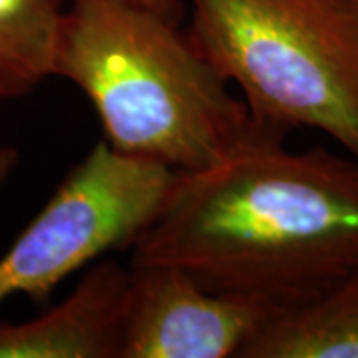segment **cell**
Wrapping results in <instances>:
<instances>
[{
  "label": "cell",
  "mask_w": 358,
  "mask_h": 358,
  "mask_svg": "<svg viewBox=\"0 0 358 358\" xmlns=\"http://www.w3.org/2000/svg\"><path fill=\"white\" fill-rule=\"evenodd\" d=\"M265 128L211 166L178 171L159 213L129 247L207 289L291 307L358 267V159L293 152Z\"/></svg>",
  "instance_id": "1"
},
{
  "label": "cell",
  "mask_w": 358,
  "mask_h": 358,
  "mask_svg": "<svg viewBox=\"0 0 358 358\" xmlns=\"http://www.w3.org/2000/svg\"><path fill=\"white\" fill-rule=\"evenodd\" d=\"M126 2L143 6L148 10H154V13L162 14V16H166L173 22H179V24L183 22V16H185V2L183 0H126Z\"/></svg>",
  "instance_id": "9"
},
{
  "label": "cell",
  "mask_w": 358,
  "mask_h": 358,
  "mask_svg": "<svg viewBox=\"0 0 358 358\" xmlns=\"http://www.w3.org/2000/svg\"><path fill=\"white\" fill-rule=\"evenodd\" d=\"M239 358H358V267L307 301L277 308Z\"/></svg>",
  "instance_id": "7"
},
{
  "label": "cell",
  "mask_w": 358,
  "mask_h": 358,
  "mask_svg": "<svg viewBox=\"0 0 358 358\" xmlns=\"http://www.w3.org/2000/svg\"><path fill=\"white\" fill-rule=\"evenodd\" d=\"M176 173L98 141L0 255V307L14 296L44 305L68 277L129 249L159 213Z\"/></svg>",
  "instance_id": "4"
},
{
  "label": "cell",
  "mask_w": 358,
  "mask_h": 358,
  "mask_svg": "<svg viewBox=\"0 0 358 358\" xmlns=\"http://www.w3.org/2000/svg\"><path fill=\"white\" fill-rule=\"evenodd\" d=\"M357 4H358V0H357Z\"/></svg>",
  "instance_id": "11"
},
{
  "label": "cell",
  "mask_w": 358,
  "mask_h": 358,
  "mask_svg": "<svg viewBox=\"0 0 358 358\" xmlns=\"http://www.w3.org/2000/svg\"><path fill=\"white\" fill-rule=\"evenodd\" d=\"M54 78L86 96L110 148L173 171L211 166L268 128L185 28L126 0H72Z\"/></svg>",
  "instance_id": "2"
},
{
  "label": "cell",
  "mask_w": 358,
  "mask_h": 358,
  "mask_svg": "<svg viewBox=\"0 0 358 358\" xmlns=\"http://www.w3.org/2000/svg\"><path fill=\"white\" fill-rule=\"evenodd\" d=\"M20 154L16 148L10 145H0V189L8 183V179L13 178L14 169L18 167Z\"/></svg>",
  "instance_id": "10"
},
{
  "label": "cell",
  "mask_w": 358,
  "mask_h": 358,
  "mask_svg": "<svg viewBox=\"0 0 358 358\" xmlns=\"http://www.w3.org/2000/svg\"><path fill=\"white\" fill-rule=\"evenodd\" d=\"M64 0H0V103L54 78Z\"/></svg>",
  "instance_id": "8"
},
{
  "label": "cell",
  "mask_w": 358,
  "mask_h": 358,
  "mask_svg": "<svg viewBox=\"0 0 358 358\" xmlns=\"http://www.w3.org/2000/svg\"><path fill=\"white\" fill-rule=\"evenodd\" d=\"M129 268L90 265L62 303L22 322H0V358H120Z\"/></svg>",
  "instance_id": "6"
},
{
  "label": "cell",
  "mask_w": 358,
  "mask_h": 358,
  "mask_svg": "<svg viewBox=\"0 0 358 358\" xmlns=\"http://www.w3.org/2000/svg\"><path fill=\"white\" fill-rule=\"evenodd\" d=\"M277 308L169 265L131 263L120 358H239Z\"/></svg>",
  "instance_id": "5"
},
{
  "label": "cell",
  "mask_w": 358,
  "mask_h": 358,
  "mask_svg": "<svg viewBox=\"0 0 358 358\" xmlns=\"http://www.w3.org/2000/svg\"><path fill=\"white\" fill-rule=\"evenodd\" d=\"M185 32L259 124L358 159L357 0H187Z\"/></svg>",
  "instance_id": "3"
}]
</instances>
